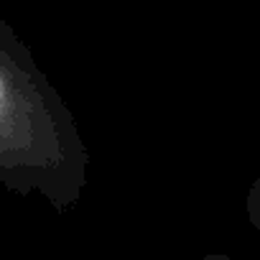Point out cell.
Here are the masks:
<instances>
[{
	"label": "cell",
	"mask_w": 260,
	"mask_h": 260,
	"mask_svg": "<svg viewBox=\"0 0 260 260\" xmlns=\"http://www.w3.org/2000/svg\"><path fill=\"white\" fill-rule=\"evenodd\" d=\"M89 151L64 97L0 18V184L56 212L79 204Z\"/></svg>",
	"instance_id": "1"
},
{
	"label": "cell",
	"mask_w": 260,
	"mask_h": 260,
	"mask_svg": "<svg viewBox=\"0 0 260 260\" xmlns=\"http://www.w3.org/2000/svg\"><path fill=\"white\" fill-rule=\"evenodd\" d=\"M245 214L257 232V247H260V179H255L245 194Z\"/></svg>",
	"instance_id": "2"
},
{
	"label": "cell",
	"mask_w": 260,
	"mask_h": 260,
	"mask_svg": "<svg viewBox=\"0 0 260 260\" xmlns=\"http://www.w3.org/2000/svg\"><path fill=\"white\" fill-rule=\"evenodd\" d=\"M199 260H232V257L224 255V252H207V255H202Z\"/></svg>",
	"instance_id": "3"
}]
</instances>
